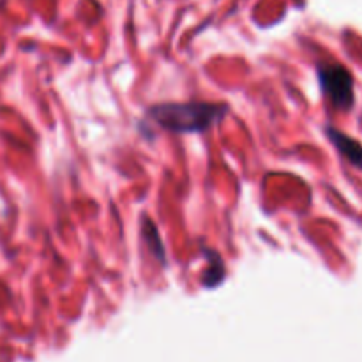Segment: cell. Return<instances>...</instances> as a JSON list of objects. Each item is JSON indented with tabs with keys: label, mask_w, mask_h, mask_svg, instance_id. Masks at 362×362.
I'll return each mask as SVG.
<instances>
[{
	"label": "cell",
	"mask_w": 362,
	"mask_h": 362,
	"mask_svg": "<svg viewBox=\"0 0 362 362\" xmlns=\"http://www.w3.org/2000/svg\"><path fill=\"white\" fill-rule=\"evenodd\" d=\"M228 106L219 103H163L148 110V117L172 133H204L226 115Z\"/></svg>",
	"instance_id": "obj_1"
},
{
	"label": "cell",
	"mask_w": 362,
	"mask_h": 362,
	"mask_svg": "<svg viewBox=\"0 0 362 362\" xmlns=\"http://www.w3.org/2000/svg\"><path fill=\"white\" fill-rule=\"evenodd\" d=\"M325 133H327L329 140L332 141V145H334V147L338 148V151L341 152V154L345 156L354 166H357V168L362 170V145L359 141L350 138L349 134L341 133V131L334 129V127H327Z\"/></svg>",
	"instance_id": "obj_3"
},
{
	"label": "cell",
	"mask_w": 362,
	"mask_h": 362,
	"mask_svg": "<svg viewBox=\"0 0 362 362\" xmlns=\"http://www.w3.org/2000/svg\"><path fill=\"white\" fill-rule=\"evenodd\" d=\"M141 233H144L145 243L148 244V250H151V253L154 255V257L158 258V260L161 262L163 265H165V264H166L165 246H163L161 237H159L158 228H156L154 223L148 221V219L145 218V219H144V226H141Z\"/></svg>",
	"instance_id": "obj_4"
},
{
	"label": "cell",
	"mask_w": 362,
	"mask_h": 362,
	"mask_svg": "<svg viewBox=\"0 0 362 362\" xmlns=\"http://www.w3.org/2000/svg\"><path fill=\"white\" fill-rule=\"evenodd\" d=\"M223 278H225V267H223V262L221 258H219V260L216 262V265H209L204 278H202V283H204V286H207V288H214V286H218L219 283H221Z\"/></svg>",
	"instance_id": "obj_5"
},
{
	"label": "cell",
	"mask_w": 362,
	"mask_h": 362,
	"mask_svg": "<svg viewBox=\"0 0 362 362\" xmlns=\"http://www.w3.org/2000/svg\"><path fill=\"white\" fill-rule=\"evenodd\" d=\"M318 80L322 92L329 101L341 112H349L354 106V80L352 74L341 64H320Z\"/></svg>",
	"instance_id": "obj_2"
}]
</instances>
